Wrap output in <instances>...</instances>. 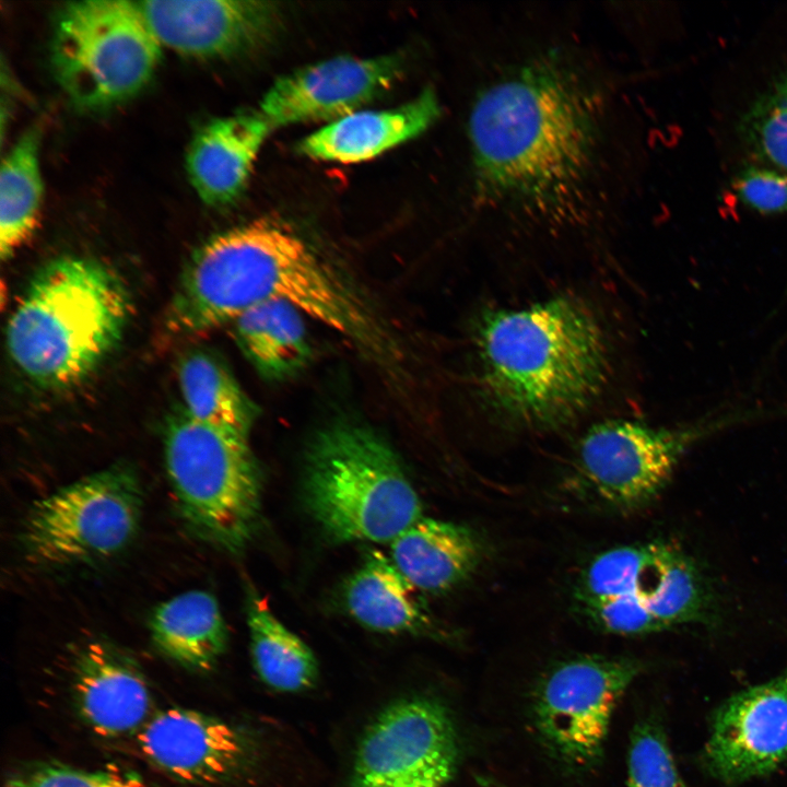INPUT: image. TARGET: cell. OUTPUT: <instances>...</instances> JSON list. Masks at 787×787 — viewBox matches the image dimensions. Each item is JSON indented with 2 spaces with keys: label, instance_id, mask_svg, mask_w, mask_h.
Wrapping results in <instances>:
<instances>
[{
  "label": "cell",
  "instance_id": "cell-1",
  "mask_svg": "<svg viewBox=\"0 0 787 787\" xmlns=\"http://www.w3.org/2000/svg\"><path fill=\"white\" fill-rule=\"evenodd\" d=\"M604 103L580 67L549 52L484 87L468 121L479 201L566 218L599 166Z\"/></svg>",
  "mask_w": 787,
  "mask_h": 787
},
{
  "label": "cell",
  "instance_id": "cell-2",
  "mask_svg": "<svg viewBox=\"0 0 787 787\" xmlns=\"http://www.w3.org/2000/svg\"><path fill=\"white\" fill-rule=\"evenodd\" d=\"M286 302L374 355L388 341L345 280L289 224L260 218L211 237L188 261L166 316L200 334L262 303Z\"/></svg>",
  "mask_w": 787,
  "mask_h": 787
},
{
  "label": "cell",
  "instance_id": "cell-3",
  "mask_svg": "<svg viewBox=\"0 0 787 787\" xmlns=\"http://www.w3.org/2000/svg\"><path fill=\"white\" fill-rule=\"evenodd\" d=\"M479 387L508 424L542 430L580 415L609 373L604 334L571 297H554L483 315L477 329Z\"/></svg>",
  "mask_w": 787,
  "mask_h": 787
},
{
  "label": "cell",
  "instance_id": "cell-4",
  "mask_svg": "<svg viewBox=\"0 0 787 787\" xmlns=\"http://www.w3.org/2000/svg\"><path fill=\"white\" fill-rule=\"evenodd\" d=\"M131 315L121 278L91 258L45 265L13 312L7 344L15 366L44 388L86 378L120 341Z\"/></svg>",
  "mask_w": 787,
  "mask_h": 787
},
{
  "label": "cell",
  "instance_id": "cell-5",
  "mask_svg": "<svg viewBox=\"0 0 787 787\" xmlns=\"http://www.w3.org/2000/svg\"><path fill=\"white\" fill-rule=\"evenodd\" d=\"M303 493L317 524L339 542H392L423 517L420 497L392 448L354 423L332 425L314 439Z\"/></svg>",
  "mask_w": 787,
  "mask_h": 787
},
{
  "label": "cell",
  "instance_id": "cell-6",
  "mask_svg": "<svg viewBox=\"0 0 787 787\" xmlns=\"http://www.w3.org/2000/svg\"><path fill=\"white\" fill-rule=\"evenodd\" d=\"M162 45L138 1L83 0L58 12L52 71L72 104L103 110L137 95L153 77Z\"/></svg>",
  "mask_w": 787,
  "mask_h": 787
},
{
  "label": "cell",
  "instance_id": "cell-7",
  "mask_svg": "<svg viewBox=\"0 0 787 787\" xmlns=\"http://www.w3.org/2000/svg\"><path fill=\"white\" fill-rule=\"evenodd\" d=\"M167 475L185 520L228 551L250 538L260 509V479L248 436L203 424L184 412L165 433Z\"/></svg>",
  "mask_w": 787,
  "mask_h": 787
},
{
  "label": "cell",
  "instance_id": "cell-8",
  "mask_svg": "<svg viewBox=\"0 0 787 787\" xmlns=\"http://www.w3.org/2000/svg\"><path fill=\"white\" fill-rule=\"evenodd\" d=\"M142 506L131 467L115 465L37 501L27 514L21 543L43 565H68L113 556L137 535Z\"/></svg>",
  "mask_w": 787,
  "mask_h": 787
},
{
  "label": "cell",
  "instance_id": "cell-9",
  "mask_svg": "<svg viewBox=\"0 0 787 787\" xmlns=\"http://www.w3.org/2000/svg\"><path fill=\"white\" fill-rule=\"evenodd\" d=\"M642 669L629 657L582 655L544 671L531 709L535 728L551 754L573 768L595 765L613 712Z\"/></svg>",
  "mask_w": 787,
  "mask_h": 787
},
{
  "label": "cell",
  "instance_id": "cell-10",
  "mask_svg": "<svg viewBox=\"0 0 787 787\" xmlns=\"http://www.w3.org/2000/svg\"><path fill=\"white\" fill-rule=\"evenodd\" d=\"M458 761V736L446 707L407 698L387 706L364 731L351 787H442Z\"/></svg>",
  "mask_w": 787,
  "mask_h": 787
},
{
  "label": "cell",
  "instance_id": "cell-11",
  "mask_svg": "<svg viewBox=\"0 0 787 787\" xmlns=\"http://www.w3.org/2000/svg\"><path fill=\"white\" fill-rule=\"evenodd\" d=\"M715 426L671 430L626 420L595 424L579 443V475L604 504L621 510L642 507L667 485L688 447Z\"/></svg>",
  "mask_w": 787,
  "mask_h": 787
},
{
  "label": "cell",
  "instance_id": "cell-12",
  "mask_svg": "<svg viewBox=\"0 0 787 787\" xmlns=\"http://www.w3.org/2000/svg\"><path fill=\"white\" fill-rule=\"evenodd\" d=\"M702 761L725 784L761 777L787 762V667L715 712Z\"/></svg>",
  "mask_w": 787,
  "mask_h": 787
},
{
  "label": "cell",
  "instance_id": "cell-13",
  "mask_svg": "<svg viewBox=\"0 0 787 787\" xmlns=\"http://www.w3.org/2000/svg\"><path fill=\"white\" fill-rule=\"evenodd\" d=\"M400 55L373 58L339 56L277 79L260 103L272 128L313 121L332 122L371 103L401 78Z\"/></svg>",
  "mask_w": 787,
  "mask_h": 787
},
{
  "label": "cell",
  "instance_id": "cell-14",
  "mask_svg": "<svg viewBox=\"0 0 787 787\" xmlns=\"http://www.w3.org/2000/svg\"><path fill=\"white\" fill-rule=\"evenodd\" d=\"M138 4L162 46L225 59L267 44L280 24L275 3L256 0H146Z\"/></svg>",
  "mask_w": 787,
  "mask_h": 787
},
{
  "label": "cell",
  "instance_id": "cell-15",
  "mask_svg": "<svg viewBox=\"0 0 787 787\" xmlns=\"http://www.w3.org/2000/svg\"><path fill=\"white\" fill-rule=\"evenodd\" d=\"M143 755L173 778L193 785L219 784L239 770L247 747L225 721L173 707L151 716L138 731Z\"/></svg>",
  "mask_w": 787,
  "mask_h": 787
},
{
  "label": "cell",
  "instance_id": "cell-16",
  "mask_svg": "<svg viewBox=\"0 0 787 787\" xmlns=\"http://www.w3.org/2000/svg\"><path fill=\"white\" fill-rule=\"evenodd\" d=\"M71 689L81 719L98 736L139 731L150 718L152 700L144 677L107 643L92 641L79 649Z\"/></svg>",
  "mask_w": 787,
  "mask_h": 787
},
{
  "label": "cell",
  "instance_id": "cell-17",
  "mask_svg": "<svg viewBox=\"0 0 787 787\" xmlns=\"http://www.w3.org/2000/svg\"><path fill=\"white\" fill-rule=\"evenodd\" d=\"M271 128L260 111L240 113L213 119L195 133L186 172L203 203L221 208L239 198Z\"/></svg>",
  "mask_w": 787,
  "mask_h": 787
},
{
  "label": "cell",
  "instance_id": "cell-18",
  "mask_svg": "<svg viewBox=\"0 0 787 787\" xmlns=\"http://www.w3.org/2000/svg\"><path fill=\"white\" fill-rule=\"evenodd\" d=\"M435 91L424 89L415 98L391 109L357 110L305 137L299 153L314 160L357 163L426 131L439 117Z\"/></svg>",
  "mask_w": 787,
  "mask_h": 787
},
{
  "label": "cell",
  "instance_id": "cell-19",
  "mask_svg": "<svg viewBox=\"0 0 787 787\" xmlns=\"http://www.w3.org/2000/svg\"><path fill=\"white\" fill-rule=\"evenodd\" d=\"M389 557L416 590L439 594L475 572L483 547L466 526L422 517L390 542Z\"/></svg>",
  "mask_w": 787,
  "mask_h": 787
},
{
  "label": "cell",
  "instance_id": "cell-20",
  "mask_svg": "<svg viewBox=\"0 0 787 787\" xmlns=\"http://www.w3.org/2000/svg\"><path fill=\"white\" fill-rule=\"evenodd\" d=\"M149 624L156 647L190 670H211L227 647V626L218 600L204 590H189L162 602Z\"/></svg>",
  "mask_w": 787,
  "mask_h": 787
},
{
  "label": "cell",
  "instance_id": "cell-21",
  "mask_svg": "<svg viewBox=\"0 0 787 787\" xmlns=\"http://www.w3.org/2000/svg\"><path fill=\"white\" fill-rule=\"evenodd\" d=\"M344 601L350 614L375 632L419 633L432 626L416 589L390 557L378 551L372 552L349 579Z\"/></svg>",
  "mask_w": 787,
  "mask_h": 787
},
{
  "label": "cell",
  "instance_id": "cell-22",
  "mask_svg": "<svg viewBox=\"0 0 787 787\" xmlns=\"http://www.w3.org/2000/svg\"><path fill=\"white\" fill-rule=\"evenodd\" d=\"M304 316L293 305L273 301L247 309L232 327L239 349L256 369L280 379L296 373L309 357Z\"/></svg>",
  "mask_w": 787,
  "mask_h": 787
},
{
  "label": "cell",
  "instance_id": "cell-23",
  "mask_svg": "<svg viewBox=\"0 0 787 787\" xmlns=\"http://www.w3.org/2000/svg\"><path fill=\"white\" fill-rule=\"evenodd\" d=\"M177 378L188 418L248 436L252 406L219 359L207 351H189L178 362Z\"/></svg>",
  "mask_w": 787,
  "mask_h": 787
},
{
  "label": "cell",
  "instance_id": "cell-24",
  "mask_svg": "<svg viewBox=\"0 0 787 787\" xmlns=\"http://www.w3.org/2000/svg\"><path fill=\"white\" fill-rule=\"evenodd\" d=\"M247 625L252 663L259 678L273 690L298 692L318 678L312 649L252 594L247 601Z\"/></svg>",
  "mask_w": 787,
  "mask_h": 787
},
{
  "label": "cell",
  "instance_id": "cell-25",
  "mask_svg": "<svg viewBox=\"0 0 787 787\" xmlns=\"http://www.w3.org/2000/svg\"><path fill=\"white\" fill-rule=\"evenodd\" d=\"M40 130L25 131L3 157L0 171V254L10 258L35 230L43 196Z\"/></svg>",
  "mask_w": 787,
  "mask_h": 787
},
{
  "label": "cell",
  "instance_id": "cell-26",
  "mask_svg": "<svg viewBox=\"0 0 787 787\" xmlns=\"http://www.w3.org/2000/svg\"><path fill=\"white\" fill-rule=\"evenodd\" d=\"M665 542L620 545L596 555L582 572L575 598L579 606L615 597H635L654 573Z\"/></svg>",
  "mask_w": 787,
  "mask_h": 787
},
{
  "label": "cell",
  "instance_id": "cell-27",
  "mask_svg": "<svg viewBox=\"0 0 787 787\" xmlns=\"http://www.w3.org/2000/svg\"><path fill=\"white\" fill-rule=\"evenodd\" d=\"M626 787H686L663 729L655 720H643L631 732Z\"/></svg>",
  "mask_w": 787,
  "mask_h": 787
},
{
  "label": "cell",
  "instance_id": "cell-28",
  "mask_svg": "<svg viewBox=\"0 0 787 787\" xmlns=\"http://www.w3.org/2000/svg\"><path fill=\"white\" fill-rule=\"evenodd\" d=\"M4 787H146L120 770L87 771L58 762H35L12 772Z\"/></svg>",
  "mask_w": 787,
  "mask_h": 787
},
{
  "label": "cell",
  "instance_id": "cell-29",
  "mask_svg": "<svg viewBox=\"0 0 787 787\" xmlns=\"http://www.w3.org/2000/svg\"><path fill=\"white\" fill-rule=\"evenodd\" d=\"M740 131L756 155L787 174V105L759 97L743 115Z\"/></svg>",
  "mask_w": 787,
  "mask_h": 787
},
{
  "label": "cell",
  "instance_id": "cell-30",
  "mask_svg": "<svg viewBox=\"0 0 787 787\" xmlns=\"http://www.w3.org/2000/svg\"><path fill=\"white\" fill-rule=\"evenodd\" d=\"M735 190L749 208L761 213L787 212V174L766 167H748L735 180Z\"/></svg>",
  "mask_w": 787,
  "mask_h": 787
},
{
  "label": "cell",
  "instance_id": "cell-31",
  "mask_svg": "<svg viewBox=\"0 0 787 787\" xmlns=\"http://www.w3.org/2000/svg\"><path fill=\"white\" fill-rule=\"evenodd\" d=\"M760 98L770 103L787 105V71L775 79Z\"/></svg>",
  "mask_w": 787,
  "mask_h": 787
}]
</instances>
